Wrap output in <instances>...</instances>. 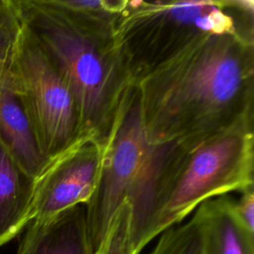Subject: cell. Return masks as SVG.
I'll return each mask as SVG.
<instances>
[{
  "label": "cell",
  "mask_w": 254,
  "mask_h": 254,
  "mask_svg": "<svg viewBox=\"0 0 254 254\" xmlns=\"http://www.w3.org/2000/svg\"><path fill=\"white\" fill-rule=\"evenodd\" d=\"M54 5L72 20L83 25L111 31L125 0H52Z\"/></svg>",
  "instance_id": "obj_12"
},
{
  "label": "cell",
  "mask_w": 254,
  "mask_h": 254,
  "mask_svg": "<svg viewBox=\"0 0 254 254\" xmlns=\"http://www.w3.org/2000/svg\"><path fill=\"white\" fill-rule=\"evenodd\" d=\"M153 144H198L254 114V36L202 37L136 84Z\"/></svg>",
  "instance_id": "obj_1"
},
{
  "label": "cell",
  "mask_w": 254,
  "mask_h": 254,
  "mask_svg": "<svg viewBox=\"0 0 254 254\" xmlns=\"http://www.w3.org/2000/svg\"><path fill=\"white\" fill-rule=\"evenodd\" d=\"M130 226L131 207L125 201L113 216L104 239L93 254H133Z\"/></svg>",
  "instance_id": "obj_15"
},
{
  "label": "cell",
  "mask_w": 254,
  "mask_h": 254,
  "mask_svg": "<svg viewBox=\"0 0 254 254\" xmlns=\"http://www.w3.org/2000/svg\"><path fill=\"white\" fill-rule=\"evenodd\" d=\"M8 70L48 161L80 139L72 93L24 24Z\"/></svg>",
  "instance_id": "obj_6"
},
{
  "label": "cell",
  "mask_w": 254,
  "mask_h": 254,
  "mask_svg": "<svg viewBox=\"0 0 254 254\" xmlns=\"http://www.w3.org/2000/svg\"><path fill=\"white\" fill-rule=\"evenodd\" d=\"M239 192V198L233 202L234 213L242 226L254 235V187Z\"/></svg>",
  "instance_id": "obj_16"
},
{
  "label": "cell",
  "mask_w": 254,
  "mask_h": 254,
  "mask_svg": "<svg viewBox=\"0 0 254 254\" xmlns=\"http://www.w3.org/2000/svg\"><path fill=\"white\" fill-rule=\"evenodd\" d=\"M16 254H93L86 228L85 204L45 220H32Z\"/></svg>",
  "instance_id": "obj_8"
},
{
  "label": "cell",
  "mask_w": 254,
  "mask_h": 254,
  "mask_svg": "<svg viewBox=\"0 0 254 254\" xmlns=\"http://www.w3.org/2000/svg\"><path fill=\"white\" fill-rule=\"evenodd\" d=\"M254 114L195 145L180 144L162 187L158 232L201 202L254 187Z\"/></svg>",
  "instance_id": "obj_5"
},
{
  "label": "cell",
  "mask_w": 254,
  "mask_h": 254,
  "mask_svg": "<svg viewBox=\"0 0 254 254\" xmlns=\"http://www.w3.org/2000/svg\"><path fill=\"white\" fill-rule=\"evenodd\" d=\"M233 202V197L223 194L196 207L203 254H254V235L237 219Z\"/></svg>",
  "instance_id": "obj_11"
},
{
  "label": "cell",
  "mask_w": 254,
  "mask_h": 254,
  "mask_svg": "<svg viewBox=\"0 0 254 254\" xmlns=\"http://www.w3.org/2000/svg\"><path fill=\"white\" fill-rule=\"evenodd\" d=\"M176 149L177 143L153 144L147 139L135 85L109 134L97 186L85 204L86 228L93 253L125 201L131 207L130 238L134 254H139L157 236L161 188Z\"/></svg>",
  "instance_id": "obj_3"
},
{
  "label": "cell",
  "mask_w": 254,
  "mask_h": 254,
  "mask_svg": "<svg viewBox=\"0 0 254 254\" xmlns=\"http://www.w3.org/2000/svg\"><path fill=\"white\" fill-rule=\"evenodd\" d=\"M18 5L23 24L72 93L79 138L105 146L135 86L113 32L72 20L52 0H18Z\"/></svg>",
  "instance_id": "obj_2"
},
{
  "label": "cell",
  "mask_w": 254,
  "mask_h": 254,
  "mask_svg": "<svg viewBox=\"0 0 254 254\" xmlns=\"http://www.w3.org/2000/svg\"><path fill=\"white\" fill-rule=\"evenodd\" d=\"M33 179L0 141V246L33 219Z\"/></svg>",
  "instance_id": "obj_10"
},
{
  "label": "cell",
  "mask_w": 254,
  "mask_h": 254,
  "mask_svg": "<svg viewBox=\"0 0 254 254\" xmlns=\"http://www.w3.org/2000/svg\"><path fill=\"white\" fill-rule=\"evenodd\" d=\"M103 155L104 146L78 139L50 160L35 180L32 220H45L86 204L97 186Z\"/></svg>",
  "instance_id": "obj_7"
},
{
  "label": "cell",
  "mask_w": 254,
  "mask_h": 254,
  "mask_svg": "<svg viewBox=\"0 0 254 254\" xmlns=\"http://www.w3.org/2000/svg\"><path fill=\"white\" fill-rule=\"evenodd\" d=\"M22 28L18 0H0V73L9 67Z\"/></svg>",
  "instance_id": "obj_14"
},
{
  "label": "cell",
  "mask_w": 254,
  "mask_h": 254,
  "mask_svg": "<svg viewBox=\"0 0 254 254\" xmlns=\"http://www.w3.org/2000/svg\"><path fill=\"white\" fill-rule=\"evenodd\" d=\"M150 254H203L197 216L193 214L186 223L164 230Z\"/></svg>",
  "instance_id": "obj_13"
},
{
  "label": "cell",
  "mask_w": 254,
  "mask_h": 254,
  "mask_svg": "<svg viewBox=\"0 0 254 254\" xmlns=\"http://www.w3.org/2000/svg\"><path fill=\"white\" fill-rule=\"evenodd\" d=\"M224 33L254 36L252 0H125L113 37L136 85L198 39Z\"/></svg>",
  "instance_id": "obj_4"
},
{
  "label": "cell",
  "mask_w": 254,
  "mask_h": 254,
  "mask_svg": "<svg viewBox=\"0 0 254 254\" xmlns=\"http://www.w3.org/2000/svg\"><path fill=\"white\" fill-rule=\"evenodd\" d=\"M0 141L20 166L37 179L49 161L42 154L8 68L0 73Z\"/></svg>",
  "instance_id": "obj_9"
}]
</instances>
